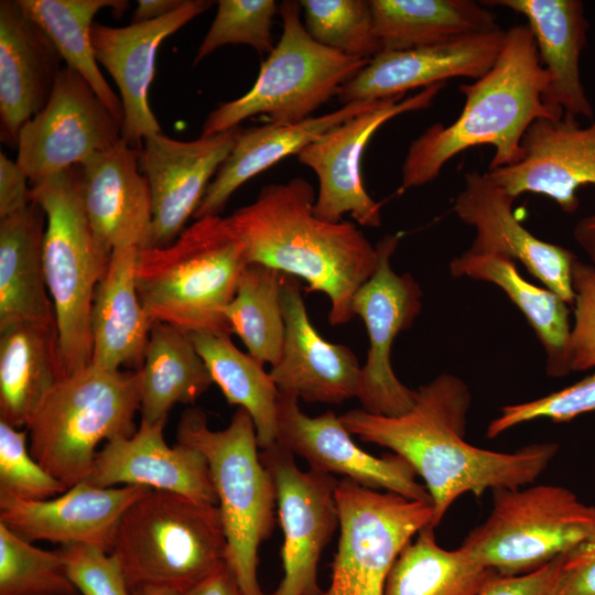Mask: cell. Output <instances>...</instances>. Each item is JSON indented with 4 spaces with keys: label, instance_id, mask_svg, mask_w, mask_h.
<instances>
[{
    "label": "cell",
    "instance_id": "cell-1",
    "mask_svg": "<svg viewBox=\"0 0 595 595\" xmlns=\"http://www.w3.org/2000/svg\"><path fill=\"white\" fill-rule=\"evenodd\" d=\"M470 393L464 381L443 374L415 390V401L397 416L354 409L339 415L351 435L390 448L424 480L435 528L462 495L531 485L558 453L555 443H532L513 452L474 446L465 440Z\"/></svg>",
    "mask_w": 595,
    "mask_h": 595
},
{
    "label": "cell",
    "instance_id": "cell-2",
    "mask_svg": "<svg viewBox=\"0 0 595 595\" xmlns=\"http://www.w3.org/2000/svg\"><path fill=\"white\" fill-rule=\"evenodd\" d=\"M314 203L312 185L294 177L266 185L226 218L249 263L304 280L307 292L328 298L329 324L343 325L355 316V295L375 272L378 251L354 224L316 217Z\"/></svg>",
    "mask_w": 595,
    "mask_h": 595
},
{
    "label": "cell",
    "instance_id": "cell-3",
    "mask_svg": "<svg viewBox=\"0 0 595 595\" xmlns=\"http://www.w3.org/2000/svg\"><path fill=\"white\" fill-rule=\"evenodd\" d=\"M548 84L529 26L507 30L493 67L459 87L465 97L459 116L447 126L432 125L411 142L402 163L401 190L434 181L452 158L477 145L495 147L489 170L520 161L529 126L540 117L564 115L543 104Z\"/></svg>",
    "mask_w": 595,
    "mask_h": 595
},
{
    "label": "cell",
    "instance_id": "cell-4",
    "mask_svg": "<svg viewBox=\"0 0 595 595\" xmlns=\"http://www.w3.org/2000/svg\"><path fill=\"white\" fill-rule=\"evenodd\" d=\"M248 263L245 247L226 217L198 218L172 244L140 250L138 295L153 322L187 334L230 336L223 312Z\"/></svg>",
    "mask_w": 595,
    "mask_h": 595
},
{
    "label": "cell",
    "instance_id": "cell-5",
    "mask_svg": "<svg viewBox=\"0 0 595 595\" xmlns=\"http://www.w3.org/2000/svg\"><path fill=\"white\" fill-rule=\"evenodd\" d=\"M176 437L207 459L227 540L226 565L245 595H267L257 576L258 550L274 528L277 489L258 453L250 414L238 408L227 428L214 431L206 414L191 408L180 419Z\"/></svg>",
    "mask_w": 595,
    "mask_h": 595
},
{
    "label": "cell",
    "instance_id": "cell-6",
    "mask_svg": "<svg viewBox=\"0 0 595 595\" xmlns=\"http://www.w3.org/2000/svg\"><path fill=\"white\" fill-rule=\"evenodd\" d=\"M139 370L89 365L63 378L26 425L32 457L67 489L85 482L102 441L130 437L140 410Z\"/></svg>",
    "mask_w": 595,
    "mask_h": 595
},
{
    "label": "cell",
    "instance_id": "cell-7",
    "mask_svg": "<svg viewBox=\"0 0 595 595\" xmlns=\"http://www.w3.org/2000/svg\"><path fill=\"white\" fill-rule=\"evenodd\" d=\"M112 552L130 588L149 584L185 593L226 564L220 509L152 489L121 516Z\"/></svg>",
    "mask_w": 595,
    "mask_h": 595
},
{
    "label": "cell",
    "instance_id": "cell-8",
    "mask_svg": "<svg viewBox=\"0 0 595 595\" xmlns=\"http://www.w3.org/2000/svg\"><path fill=\"white\" fill-rule=\"evenodd\" d=\"M30 197L46 215L43 266L66 377L91 364L90 311L112 251L87 219L77 165L32 185Z\"/></svg>",
    "mask_w": 595,
    "mask_h": 595
},
{
    "label": "cell",
    "instance_id": "cell-9",
    "mask_svg": "<svg viewBox=\"0 0 595 595\" xmlns=\"http://www.w3.org/2000/svg\"><path fill=\"white\" fill-rule=\"evenodd\" d=\"M595 536V506L559 485L493 490L486 520L461 548L500 576L522 575L567 554Z\"/></svg>",
    "mask_w": 595,
    "mask_h": 595
},
{
    "label": "cell",
    "instance_id": "cell-10",
    "mask_svg": "<svg viewBox=\"0 0 595 595\" xmlns=\"http://www.w3.org/2000/svg\"><path fill=\"white\" fill-rule=\"evenodd\" d=\"M300 1L279 4L282 35L261 64L257 80L241 97L209 112L201 136L239 127L256 115L270 122L303 121L354 78L370 60L345 55L315 42L301 21Z\"/></svg>",
    "mask_w": 595,
    "mask_h": 595
},
{
    "label": "cell",
    "instance_id": "cell-11",
    "mask_svg": "<svg viewBox=\"0 0 595 595\" xmlns=\"http://www.w3.org/2000/svg\"><path fill=\"white\" fill-rule=\"evenodd\" d=\"M335 498L340 532L331 582L322 595H383L402 550L432 526L433 505L345 477L337 482Z\"/></svg>",
    "mask_w": 595,
    "mask_h": 595
},
{
    "label": "cell",
    "instance_id": "cell-12",
    "mask_svg": "<svg viewBox=\"0 0 595 595\" xmlns=\"http://www.w3.org/2000/svg\"><path fill=\"white\" fill-rule=\"evenodd\" d=\"M399 240V235H386L376 244V270L353 303L354 314L363 320L369 339L357 399L366 412L386 416L405 413L415 401V390L398 379L391 365L392 345L420 315L423 296L410 273L398 274L391 268Z\"/></svg>",
    "mask_w": 595,
    "mask_h": 595
},
{
    "label": "cell",
    "instance_id": "cell-13",
    "mask_svg": "<svg viewBox=\"0 0 595 595\" xmlns=\"http://www.w3.org/2000/svg\"><path fill=\"white\" fill-rule=\"evenodd\" d=\"M122 126L86 79L64 66L45 107L22 127L15 161L35 185L116 145Z\"/></svg>",
    "mask_w": 595,
    "mask_h": 595
},
{
    "label": "cell",
    "instance_id": "cell-14",
    "mask_svg": "<svg viewBox=\"0 0 595 595\" xmlns=\"http://www.w3.org/2000/svg\"><path fill=\"white\" fill-rule=\"evenodd\" d=\"M444 86L445 83L434 84L407 98L382 99L376 107L328 130L298 154L299 161L318 178L313 206L316 217L339 223L349 214L361 226L381 225V204L369 196L363 184L360 164L365 148L387 121L430 107Z\"/></svg>",
    "mask_w": 595,
    "mask_h": 595
},
{
    "label": "cell",
    "instance_id": "cell-15",
    "mask_svg": "<svg viewBox=\"0 0 595 595\" xmlns=\"http://www.w3.org/2000/svg\"><path fill=\"white\" fill-rule=\"evenodd\" d=\"M260 458L273 477L283 531V577L274 595H322L317 582L321 554L339 527L336 478L300 469L294 455L277 442Z\"/></svg>",
    "mask_w": 595,
    "mask_h": 595
},
{
    "label": "cell",
    "instance_id": "cell-16",
    "mask_svg": "<svg viewBox=\"0 0 595 595\" xmlns=\"http://www.w3.org/2000/svg\"><path fill=\"white\" fill-rule=\"evenodd\" d=\"M277 443L307 462L310 469L339 474L371 489H385L412 500L431 501L425 485L403 457H377L363 451L333 411L309 416L294 396L280 393Z\"/></svg>",
    "mask_w": 595,
    "mask_h": 595
},
{
    "label": "cell",
    "instance_id": "cell-17",
    "mask_svg": "<svg viewBox=\"0 0 595 595\" xmlns=\"http://www.w3.org/2000/svg\"><path fill=\"white\" fill-rule=\"evenodd\" d=\"M240 130L237 127L192 141L175 140L162 132L144 139L139 165L151 193V247L172 244L185 229Z\"/></svg>",
    "mask_w": 595,
    "mask_h": 595
},
{
    "label": "cell",
    "instance_id": "cell-18",
    "mask_svg": "<svg viewBox=\"0 0 595 595\" xmlns=\"http://www.w3.org/2000/svg\"><path fill=\"white\" fill-rule=\"evenodd\" d=\"M523 156L485 175L517 198L523 193L545 195L569 214L578 208L576 191L595 185V122L580 126L575 117H540L521 140Z\"/></svg>",
    "mask_w": 595,
    "mask_h": 595
},
{
    "label": "cell",
    "instance_id": "cell-19",
    "mask_svg": "<svg viewBox=\"0 0 595 595\" xmlns=\"http://www.w3.org/2000/svg\"><path fill=\"white\" fill-rule=\"evenodd\" d=\"M515 197L477 171L464 175L454 212L476 237L469 251L505 255L519 261L541 283L573 305L572 268L577 257L569 249L539 239L513 214Z\"/></svg>",
    "mask_w": 595,
    "mask_h": 595
},
{
    "label": "cell",
    "instance_id": "cell-20",
    "mask_svg": "<svg viewBox=\"0 0 595 595\" xmlns=\"http://www.w3.org/2000/svg\"><path fill=\"white\" fill-rule=\"evenodd\" d=\"M209 0H186L162 18L108 26L94 22L91 44L96 60L113 78L123 108L122 139L140 150L144 139L162 132L149 105V88L161 43L213 6Z\"/></svg>",
    "mask_w": 595,
    "mask_h": 595
},
{
    "label": "cell",
    "instance_id": "cell-21",
    "mask_svg": "<svg viewBox=\"0 0 595 595\" xmlns=\"http://www.w3.org/2000/svg\"><path fill=\"white\" fill-rule=\"evenodd\" d=\"M150 490L140 485L100 488L82 482L46 500L0 493V522L31 543H89L112 552L121 516Z\"/></svg>",
    "mask_w": 595,
    "mask_h": 595
},
{
    "label": "cell",
    "instance_id": "cell-22",
    "mask_svg": "<svg viewBox=\"0 0 595 595\" xmlns=\"http://www.w3.org/2000/svg\"><path fill=\"white\" fill-rule=\"evenodd\" d=\"M506 31L498 28L442 44L381 51L338 91L342 105L404 96L455 77L478 79L495 64Z\"/></svg>",
    "mask_w": 595,
    "mask_h": 595
},
{
    "label": "cell",
    "instance_id": "cell-23",
    "mask_svg": "<svg viewBox=\"0 0 595 595\" xmlns=\"http://www.w3.org/2000/svg\"><path fill=\"white\" fill-rule=\"evenodd\" d=\"M301 281L284 274L282 309L285 338L272 377L280 393L310 403L339 404L357 398L361 366L354 351L323 338L312 325L301 293Z\"/></svg>",
    "mask_w": 595,
    "mask_h": 595
},
{
    "label": "cell",
    "instance_id": "cell-24",
    "mask_svg": "<svg viewBox=\"0 0 595 595\" xmlns=\"http://www.w3.org/2000/svg\"><path fill=\"white\" fill-rule=\"evenodd\" d=\"M77 176L90 227L109 250L151 247L152 201L138 149L121 139L78 164Z\"/></svg>",
    "mask_w": 595,
    "mask_h": 595
},
{
    "label": "cell",
    "instance_id": "cell-25",
    "mask_svg": "<svg viewBox=\"0 0 595 595\" xmlns=\"http://www.w3.org/2000/svg\"><path fill=\"white\" fill-rule=\"evenodd\" d=\"M164 426L140 421L132 436L108 441L97 451L85 482L100 488L140 485L218 505L204 454L182 443L169 446Z\"/></svg>",
    "mask_w": 595,
    "mask_h": 595
},
{
    "label": "cell",
    "instance_id": "cell-26",
    "mask_svg": "<svg viewBox=\"0 0 595 595\" xmlns=\"http://www.w3.org/2000/svg\"><path fill=\"white\" fill-rule=\"evenodd\" d=\"M54 44L18 3L0 1V136L17 147L22 127L47 104L62 71Z\"/></svg>",
    "mask_w": 595,
    "mask_h": 595
},
{
    "label": "cell",
    "instance_id": "cell-27",
    "mask_svg": "<svg viewBox=\"0 0 595 595\" xmlns=\"http://www.w3.org/2000/svg\"><path fill=\"white\" fill-rule=\"evenodd\" d=\"M522 14L532 32L540 62L549 76L543 104L553 112L593 118L581 80L580 57L589 23L581 0H488Z\"/></svg>",
    "mask_w": 595,
    "mask_h": 595
},
{
    "label": "cell",
    "instance_id": "cell-28",
    "mask_svg": "<svg viewBox=\"0 0 595 595\" xmlns=\"http://www.w3.org/2000/svg\"><path fill=\"white\" fill-rule=\"evenodd\" d=\"M381 100L353 101L332 112L300 122H268L241 129L229 155L209 183L194 217L219 216L230 196L242 184L283 158L299 154L328 130L376 107Z\"/></svg>",
    "mask_w": 595,
    "mask_h": 595
},
{
    "label": "cell",
    "instance_id": "cell-29",
    "mask_svg": "<svg viewBox=\"0 0 595 595\" xmlns=\"http://www.w3.org/2000/svg\"><path fill=\"white\" fill-rule=\"evenodd\" d=\"M140 250H112L98 283L90 311L91 364L106 370H139L149 343L152 318L137 291L136 270Z\"/></svg>",
    "mask_w": 595,
    "mask_h": 595
},
{
    "label": "cell",
    "instance_id": "cell-30",
    "mask_svg": "<svg viewBox=\"0 0 595 595\" xmlns=\"http://www.w3.org/2000/svg\"><path fill=\"white\" fill-rule=\"evenodd\" d=\"M46 215L32 202L0 219V329L56 322L43 266Z\"/></svg>",
    "mask_w": 595,
    "mask_h": 595
},
{
    "label": "cell",
    "instance_id": "cell-31",
    "mask_svg": "<svg viewBox=\"0 0 595 595\" xmlns=\"http://www.w3.org/2000/svg\"><path fill=\"white\" fill-rule=\"evenodd\" d=\"M63 378L56 322L0 329V421L26 428Z\"/></svg>",
    "mask_w": 595,
    "mask_h": 595
},
{
    "label": "cell",
    "instance_id": "cell-32",
    "mask_svg": "<svg viewBox=\"0 0 595 595\" xmlns=\"http://www.w3.org/2000/svg\"><path fill=\"white\" fill-rule=\"evenodd\" d=\"M450 272L455 278L467 277L501 289L540 340L548 376L560 378L572 371L570 309L558 294L527 281L516 261L505 255L474 253L467 249L450 262Z\"/></svg>",
    "mask_w": 595,
    "mask_h": 595
},
{
    "label": "cell",
    "instance_id": "cell-33",
    "mask_svg": "<svg viewBox=\"0 0 595 595\" xmlns=\"http://www.w3.org/2000/svg\"><path fill=\"white\" fill-rule=\"evenodd\" d=\"M382 51H407L498 29L496 17L470 0H370Z\"/></svg>",
    "mask_w": 595,
    "mask_h": 595
},
{
    "label": "cell",
    "instance_id": "cell-34",
    "mask_svg": "<svg viewBox=\"0 0 595 595\" xmlns=\"http://www.w3.org/2000/svg\"><path fill=\"white\" fill-rule=\"evenodd\" d=\"M141 376V422L166 423L177 403H193L214 383L190 335L170 324L154 322Z\"/></svg>",
    "mask_w": 595,
    "mask_h": 595
},
{
    "label": "cell",
    "instance_id": "cell-35",
    "mask_svg": "<svg viewBox=\"0 0 595 595\" xmlns=\"http://www.w3.org/2000/svg\"><path fill=\"white\" fill-rule=\"evenodd\" d=\"M24 12L50 37L66 66L90 85L110 112L123 125L121 99L101 74L91 44L95 15L104 9L123 13V0H18Z\"/></svg>",
    "mask_w": 595,
    "mask_h": 595
},
{
    "label": "cell",
    "instance_id": "cell-36",
    "mask_svg": "<svg viewBox=\"0 0 595 595\" xmlns=\"http://www.w3.org/2000/svg\"><path fill=\"white\" fill-rule=\"evenodd\" d=\"M188 335L228 404L238 405L250 414L259 447L264 450L273 445L277 442L280 392L263 365L239 350L230 336Z\"/></svg>",
    "mask_w": 595,
    "mask_h": 595
},
{
    "label": "cell",
    "instance_id": "cell-37",
    "mask_svg": "<svg viewBox=\"0 0 595 595\" xmlns=\"http://www.w3.org/2000/svg\"><path fill=\"white\" fill-rule=\"evenodd\" d=\"M496 575L461 547H440L434 527L426 526L396 560L383 595H477Z\"/></svg>",
    "mask_w": 595,
    "mask_h": 595
},
{
    "label": "cell",
    "instance_id": "cell-38",
    "mask_svg": "<svg viewBox=\"0 0 595 595\" xmlns=\"http://www.w3.org/2000/svg\"><path fill=\"white\" fill-rule=\"evenodd\" d=\"M283 277L272 268L248 263L234 299L223 312L231 333L242 340L248 354L271 367L280 360L285 338Z\"/></svg>",
    "mask_w": 595,
    "mask_h": 595
},
{
    "label": "cell",
    "instance_id": "cell-39",
    "mask_svg": "<svg viewBox=\"0 0 595 595\" xmlns=\"http://www.w3.org/2000/svg\"><path fill=\"white\" fill-rule=\"evenodd\" d=\"M300 4L303 24L318 44L365 60L382 51L370 0H302Z\"/></svg>",
    "mask_w": 595,
    "mask_h": 595
},
{
    "label": "cell",
    "instance_id": "cell-40",
    "mask_svg": "<svg viewBox=\"0 0 595 595\" xmlns=\"http://www.w3.org/2000/svg\"><path fill=\"white\" fill-rule=\"evenodd\" d=\"M0 595H79L58 551L34 547L0 522Z\"/></svg>",
    "mask_w": 595,
    "mask_h": 595
},
{
    "label": "cell",
    "instance_id": "cell-41",
    "mask_svg": "<svg viewBox=\"0 0 595 595\" xmlns=\"http://www.w3.org/2000/svg\"><path fill=\"white\" fill-rule=\"evenodd\" d=\"M279 12L274 0H219L213 23L197 48L194 65L228 44H246L259 54L273 48L272 23Z\"/></svg>",
    "mask_w": 595,
    "mask_h": 595
},
{
    "label": "cell",
    "instance_id": "cell-42",
    "mask_svg": "<svg viewBox=\"0 0 595 595\" xmlns=\"http://www.w3.org/2000/svg\"><path fill=\"white\" fill-rule=\"evenodd\" d=\"M28 430L0 421V493L23 500H46L67 488L31 455Z\"/></svg>",
    "mask_w": 595,
    "mask_h": 595
},
{
    "label": "cell",
    "instance_id": "cell-43",
    "mask_svg": "<svg viewBox=\"0 0 595 595\" xmlns=\"http://www.w3.org/2000/svg\"><path fill=\"white\" fill-rule=\"evenodd\" d=\"M595 411V374L536 400L505 405L487 426L494 439L507 430L537 419L567 422L583 413Z\"/></svg>",
    "mask_w": 595,
    "mask_h": 595
},
{
    "label": "cell",
    "instance_id": "cell-44",
    "mask_svg": "<svg viewBox=\"0 0 595 595\" xmlns=\"http://www.w3.org/2000/svg\"><path fill=\"white\" fill-rule=\"evenodd\" d=\"M65 572L83 595H131L119 556L89 543L63 545Z\"/></svg>",
    "mask_w": 595,
    "mask_h": 595
},
{
    "label": "cell",
    "instance_id": "cell-45",
    "mask_svg": "<svg viewBox=\"0 0 595 595\" xmlns=\"http://www.w3.org/2000/svg\"><path fill=\"white\" fill-rule=\"evenodd\" d=\"M574 324L571 328L572 371L595 367V268L578 259L572 268Z\"/></svg>",
    "mask_w": 595,
    "mask_h": 595
},
{
    "label": "cell",
    "instance_id": "cell-46",
    "mask_svg": "<svg viewBox=\"0 0 595 595\" xmlns=\"http://www.w3.org/2000/svg\"><path fill=\"white\" fill-rule=\"evenodd\" d=\"M549 595H595V536L562 556Z\"/></svg>",
    "mask_w": 595,
    "mask_h": 595
},
{
    "label": "cell",
    "instance_id": "cell-47",
    "mask_svg": "<svg viewBox=\"0 0 595 595\" xmlns=\"http://www.w3.org/2000/svg\"><path fill=\"white\" fill-rule=\"evenodd\" d=\"M562 556L527 574L496 575L477 595H549Z\"/></svg>",
    "mask_w": 595,
    "mask_h": 595
},
{
    "label": "cell",
    "instance_id": "cell-48",
    "mask_svg": "<svg viewBox=\"0 0 595 595\" xmlns=\"http://www.w3.org/2000/svg\"><path fill=\"white\" fill-rule=\"evenodd\" d=\"M29 177L17 161L0 153V219L24 209L31 203ZM30 182V181H29Z\"/></svg>",
    "mask_w": 595,
    "mask_h": 595
},
{
    "label": "cell",
    "instance_id": "cell-49",
    "mask_svg": "<svg viewBox=\"0 0 595 595\" xmlns=\"http://www.w3.org/2000/svg\"><path fill=\"white\" fill-rule=\"evenodd\" d=\"M184 595H245L229 570L225 564L204 581L188 589Z\"/></svg>",
    "mask_w": 595,
    "mask_h": 595
},
{
    "label": "cell",
    "instance_id": "cell-50",
    "mask_svg": "<svg viewBox=\"0 0 595 595\" xmlns=\"http://www.w3.org/2000/svg\"><path fill=\"white\" fill-rule=\"evenodd\" d=\"M186 0H138L131 23L152 21L181 8Z\"/></svg>",
    "mask_w": 595,
    "mask_h": 595
},
{
    "label": "cell",
    "instance_id": "cell-51",
    "mask_svg": "<svg viewBox=\"0 0 595 595\" xmlns=\"http://www.w3.org/2000/svg\"><path fill=\"white\" fill-rule=\"evenodd\" d=\"M573 236L578 246L595 263V214L582 218L575 225Z\"/></svg>",
    "mask_w": 595,
    "mask_h": 595
},
{
    "label": "cell",
    "instance_id": "cell-52",
    "mask_svg": "<svg viewBox=\"0 0 595 595\" xmlns=\"http://www.w3.org/2000/svg\"><path fill=\"white\" fill-rule=\"evenodd\" d=\"M131 595H184V593L160 585H138L131 588Z\"/></svg>",
    "mask_w": 595,
    "mask_h": 595
}]
</instances>
